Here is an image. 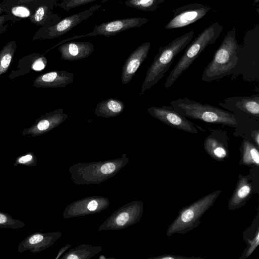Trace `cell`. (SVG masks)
Returning <instances> with one entry per match:
<instances>
[{
    "instance_id": "obj_1",
    "label": "cell",
    "mask_w": 259,
    "mask_h": 259,
    "mask_svg": "<svg viewBox=\"0 0 259 259\" xmlns=\"http://www.w3.org/2000/svg\"><path fill=\"white\" fill-rule=\"evenodd\" d=\"M170 104L175 111L186 118L234 128L240 127L241 125L237 118V115L188 98L171 101Z\"/></svg>"
},
{
    "instance_id": "obj_2",
    "label": "cell",
    "mask_w": 259,
    "mask_h": 259,
    "mask_svg": "<svg viewBox=\"0 0 259 259\" xmlns=\"http://www.w3.org/2000/svg\"><path fill=\"white\" fill-rule=\"evenodd\" d=\"M193 31L176 37L164 47L160 46L145 77L139 94L141 97L156 84L164 75L176 56L190 42Z\"/></svg>"
},
{
    "instance_id": "obj_3",
    "label": "cell",
    "mask_w": 259,
    "mask_h": 259,
    "mask_svg": "<svg viewBox=\"0 0 259 259\" xmlns=\"http://www.w3.org/2000/svg\"><path fill=\"white\" fill-rule=\"evenodd\" d=\"M237 48L236 29L234 27L228 31L211 61L204 69L202 80L210 82L232 74L239 60Z\"/></svg>"
},
{
    "instance_id": "obj_4",
    "label": "cell",
    "mask_w": 259,
    "mask_h": 259,
    "mask_svg": "<svg viewBox=\"0 0 259 259\" xmlns=\"http://www.w3.org/2000/svg\"><path fill=\"white\" fill-rule=\"evenodd\" d=\"M223 30V26L219 22L213 23L204 29L190 45H188L185 52L167 77L164 87L167 89L170 88L203 50L208 46L216 41Z\"/></svg>"
},
{
    "instance_id": "obj_5",
    "label": "cell",
    "mask_w": 259,
    "mask_h": 259,
    "mask_svg": "<svg viewBox=\"0 0 259 259\" xmlns=\"http://www.w3.org/2000/svg\"><path fill=\"white\" fill-rule=\"evenodd\" d=\"M221 192V190L213 192L182 209L168 227L166 236L185 234L197 227L203 214L213 205Z\"/></svg>"
},
{
    "instance_id": "obj_6",
    "label": "cell",
    "mask_w": 259,
    "mask_h": 259,
    "mask_svg": "<svg viewBox=\"0 0 259 259\" xmlns=\"http://www.w3.org/2000/svg\"><path fill=\"white\" fill-rule=\"evenodd\" d=\"M101 6V5L93 6L83 11L66 17L51 26L40 27L35 33L33 39H52L60 37L90 17Z\"/></svg>"
},
{
    "instance_id": "obj_7",
    "label": "cell",
    "mask_w": 259,
    "mask_h": 259,
    "mask_svg": "<svg viewBox=\"0 0 259 259\" xmlns=\"http://www.w3.org/2000/svg\"><path fill=\"white\" fill-rule=\"evenodd\" d=\"M149 21L145 17H132L104 22L96 25L91 32L74 36L71 39L97 35L110 37L126 30L140 27Z\"/></svg>"
},
{
    "instance_id": "obj_8",
    "label": "cell",
    "mask_w": 259,
    "mask_h": 259,
    "mask_svg": "<svg viewBox=\"0 0 259 259\" xmlns=\"http://www.w3.org/2000/svg\"><path fill=\"white\" fill-rule=\"evenodd\" d=\"M207 5L192 3L179 7L174 11V15L164 27L165 29L184 27L203 17L210 10Z\"/></svg>"
},
{
    "instance_id": "obj_9",
    "label": "cell",
    "mask_w": 259,
    "mask_h": 259,
    "mask_svg": "<svg viewBox=\"0 0 259 259\" xmlns=\"http://www.w3.org/2000/svg\"><path fill=\"white\" fill-rule=\"evenodd\" d=\"M147 112L150 115L166 125L191 134L198 133L191 122L178 113L171 106L151 107Z\"/></svg>"
},
{
    "instance_id": "obj_10",
    "label": "cell",
    "mask_w": 259,
    "mask_h": 259,
    "mask_svg": "<svg viewBox=\"0 0 259 259\" xmlns=\"http://www.w3.org/2000/svg\"><path fill=\"white\" fill-rule=\"evenodd\" d=\"M237 115L259 120V95L247 97H234L225 99L218 104Z\"/></svg>"
},
{
    "instance_id": "obj_11",
    "label": "cell",
    "mask_w": 259,
    "mask_h": 259,
    "mask_svg": "<svg viewBox=\"0 0 259 259\" xmlns=\"http://www.w3.org/2000/svg\"><path fill=\"white\" fill-rule=\"evenodd\" d=\"M151 43L145 42L138 47L127 57L122 67L121 81L123 84L129 83L147 58Z\"/></svg>"
},
{
    "instance_id": "obj_12",
    "label": "cell",
    "mask_w": 259,
    "mask_h": 259,
    "mask_svg": "<svg viewBox=\"0 0 259 259\" xmlns=\"http://www.w3.org/2000/svg\"><path fill=\"white\" fill-rule=\"evenodd\" d=\"M228 140L225 131L214 130L205 139L204 149L213 159L223 161L229 155Z\"/></svg>"
},
{
    "instance_id": "obj_13",
    "label": "cell",
    "mask_w": 259,
    "mask_h": 259,
    "mask_svg": "<svg viewBox=\"0 0 259 259\" xmlns=\"http://www.w3.org/2000/svg\"><path fill=\"white\" fill-rule=\"evenodd\" d=\"M58 50L62 59L73 61L90 56L94 50V45L88 41H71L61 44Z\"/></svg>"
},
{
    "instance_id": "obj_14",
    "label": "cell",
    "mask_w": 259,
    "mask_h": 259,
    "mask_svg": "<svg viewBox=\"0 0 259 259\" xmlns=\"http://www.w3.org/2000/svg\"><path fill=\"white\" fill-rule=\"evenodd\" d=\"M252 192L251 177L239 175L236 188L229 201V209L232 210L243 206L251 197Z\"/></svg>"
},
{
    "instance_id": "obj_15",
    "label": "cell",
    "mask_w": 259,
    "mask_h": 259,
    "mask_svg": "<svg viewBox=\"0 0 259 259\" xmlns=\"http://www.w3.org/2000/svg\"><path fill=\"white\" fill-rule=\"evenodd\" d=\"M57 1H52L38 6L29 17L30 22L40 27H48L58 22L61 18L53 13Z\"/></svg>"
},
{
    "instance_id": "obj_16",
    "label": "cell",
    "mask_w": 259,
    "mask_h": 259,
    "mask_svg": "<svg viewBox=\"0 0 259 259\" xmlns=\"http://www.w3.org/2000/svg\"><path fill=\"white\" fill-rule=\"evenodd\" d=\"M52 239L48 235L40 232L33 233L24 239L18 246V252H23L30 250L32 253L40 252L47 247Z\"/></svg>"
},
{
    "instance_id": "obj_17",
    "label": "cell",
    "mask_w": 259,
    "mask_h": 259,
    "mask_svg": "<svg viewBox=\"0 0 259 259\" xmlns=\"http://www.w3.org/2000/svg\"><path fill=\"white\" fill-rule=\"evenodd\" d=\"M124 108V104L121 100L111 98L98 103L95 113L98 117H115L120 115Z\"/></svg>"
},
{
    "instance_id": "obj_18",
    "label": "cell",
    "mask_w": 259,
    "mask_h": 259,
    "mask_svg": "<svg viewBox=\"0 0 259 259\" xmlns=\"http://www.w3.org/2000/svg\"><path fill=\"white\" fill-rule=\"evenodd\" d=\"M73 77L74 74L72 72L56 70L42 75L41 80L47 87H65L73 82Z\"/></svg>"
},
{
    "instance_id": "obj_19",
    "label": "cell",
    "mask_w": 259,
    "mask_h": 259,
    "mask_svg": "<svg viewBox=\"0 0 259 259\" xmlns=\"http://www.w3.org/2000/svg\"><path fill=\"white\" fill-rule=\"evenodd\" d=\"M240 163L247 166L259 165L258 147L244 139L241 147Z\"/></svg>"
},
{
    "instance_id": "obj_20",
    "label": "cell",
    "mask_w": 259,
    "mask_h": 259,
    "mask_svg": "<svg viewBox=\"0 0 259 259\" xmlns=\"http://www.w3.org/2000/svg\"><path fill=\"white\" fill-rule=\"evenodd\" d=\"M4 13L7 14L11 21H17L21 18H29L34 11L28 6L23 4L12 5H4L0 4Z\"/></svg>"
},
{
    "instance_id": "obj_21",
    "label": "cell",
    "mask_w": 259,
    "mask_h": 259,
    "mask_svg": "<svg viewBox=\"0 0 259 259\" xmlns=\"http://www.w3.org/2000/svg\"><path fill=\"white\" fill-rule=\"evenodd\" d=\"M164 0H126V6L143 11H156Z\"/></svg>"
},
{
    "instance_id": "obj_22",
    "label": "cell",
    "mask_w": 259,
    "mask_h": 259,
    "mask_svg": "<svg viewBox=\"0 0 259 259\" xmlns=\"http://www.w3.org/2000/svg\"><path fill=\"white\" fill-rule=\"evenodd\" d=\"M25 226L24 222L14 219L9 213L0 211V228L16 229Z\"/></svg>"
},
{
    "instance_id": "obj_23",
    "label": "cell",
    "mask_w": 259,
    "mask_h": 259,
    "mask_svg": "<svg viewBox=\"0 0 259 259\" xmlns=\"http://www.w3.org/2000/svg\"><path fill=\"white\" fill-rule=\"evenodd\" d=\"M246 241L247 247L242 254L240 258L245 259L249 256L256 249L259 244V228L254 233V235L251 238L244 237Z\"/></svg>"
},
{
    "instance_id": "obj_24",
    "label": "cell",
    "mask_w": 259,
    "mask_h": 259,
    "mask_svg": "<svg viewBox=\"0 0 259 259\" xmlns=\"http://www.w3.org/2000/svg\"><path fill=\"white\" fill-rule=\"evenodd\" d=\"M57 0H4L1 4L4 5H12L23 4L30 8L34 12L36 8L40 5Z\"/></svg>"
},
{
    "instance_id": "obj_25",
    "label": "cell",
    "mask_w": 259,
    "mask_h": 259,
    "mask_svg": "<svg viewBox=\"0 0 259 259\" xmlns=\"http://www.w3.org/2000/svg\"><path fill=\"white\" fill-rule=\"evenodd\" d=\"M37 164V159L33 153L29 152L18 157L13 165L17 166L23 165L26 166H35Z\"/></svg>"
},
{
    "instance_id": "obj_26",
    "label": "cell",
    "mask_w": 259,
    "mask_h": 259,
    "mask_svg": "<svg viewBox=\"0 0 259 259\" xmlns=\"http://www.w3.org/2000/svg\"><path fill=\"white\" fill-rule=\"evenodd\" d=\"M96 1L97 0H68L59 3L58 6L60 8L68 11L73 8L89 4Z\"/></svg>"
},
{
    "instance_id": "obj_27",
    "label": "cell",
    "mask_w": 259,
    "mask_h": 259,
    "mask_svg": "<svg viewBox=\"0 0 259 259\" xmlns=\"http://www.w3.org/2000/svg\"><path fill=\"white\" fill-rule=\"evenodd\" d=\"M3 13V10L0 6V34L4 33L6 32L8 26L6 24V22L9 21H11L9 16L6 13L3 15L2 14Z\"/></svg>"
},
{
    "instance_id": "obj_28",
    "label": "cell",
    "mask_w": 259,
    "mask_h": 259,
    "mask_svg": "<svg viewBox=\"0 0 259 259\" xmlns=\"http://www.w3.org/2000/svg\"><path fill=\"white\" fill-rule=\"evenodd\" d=\"M46 64V58L44 57H40L34 62L32 68L34 70L40 71L45 68Z\"/></svg>"
},
{
    "instance_id": "obj_29",
    "label": "cell",
    "mask_w": 259,
    "mask_h": 259,
    "mask_svg": "<svg viewBox=\"0 0 259 259\" xmlns=\"http://www.w3.org/2000/svg\"><path fill=\"white\" fill-rule=\"evenodd\" d=\"M115 169V165L112 162H108L103 165L101 167V171L104 174L112 173Z\"/></svg>"
},
{
    "instance_id": "obj_30",
    "label": "cell",
    "mask_w": 259,
    "mask_h": 259,
    "mask_svg": "<svg viewBox=\"0 0 259 259\" xmlns=\"http://www.w3.org/2000/svg\"><path fill=\"white\" fill-rule=\"evenodd\" d=\"M129 219V215L127 212L120 213L116 218V222L119 226H123Z\"/></svg>"
},
{
    "instance_id": "obj_31",
    "label": "cell",
    "mask_w": 259,
    "mask_h": 259,
    "mask_svg": "<svg viewBox=\"0 0 259 259\" xmlns=\"http://www.w3.org/2000/svg\"><path fill=\"white\" fill-rule=\"evenodd\" d=\"M251 137L253 139L255 145L259 147V130L256 129L251 133Z\"/></svg>"
},
{
    "instance_id": "obj_32",
    "label": "cell",
    "mask_w": 259,
    "mask_h": 259,
    "mask_svg": "<svg viewBox=\"0 0 259 259\" xmlns=\"http://www.w3.org/2000/svg\"><path fill=\"white\" fill-rule=\"evenodd\" d=\"M97 206V202L95 200H92L88 204V208L89 210L93 211L96 209Z\"/></svg>"
},
{
    "instance_id": "obj_33",
    "label": "cell",
    "mask_w": 259,
    "mask_h": 259,
    "mask_svg": "<svg viewBox=\"0 0 259 259\" xmlns=\"http://www.w3.org/2000/svg\"><path fill=\"white\" fill-rule=\"evenodd\" d=\"M161 258H163V259H169V258H185V257H183L182 256H178V255H164L163 256H161L160 257Z\"/></svg>"
},
{
    "instance_id": "obj_34",
    "label": "cell",
    "mask_w": 259,
    "mask_h": 259,
    "mask_svg": "<svg viewBox=\"0 0 259 259\" xmlns=\"http://www.w3.org/2000/svg\"><path fill=\"white\" fill-rule=\"evenodd\" d=\"M67 258H68V259H77V258H78V257L76 255L71 254V255H69L67 257Z\"/></svg>"
},
{
    "instance_id": "obj_35",
    "label": "cell",
    "mask_w": 259,
    "mask_h": 259,
    "mask_svg": "<svg viewBox=\"0 0 259 259\" xmlns=\"http://www.w3.org/2000/svg\"><path fill=\"white\" fill-rule=\"evenodd\" d=\"M107 1H112V0H103V2H106Z\"/></svg>"
}]
</instances>
